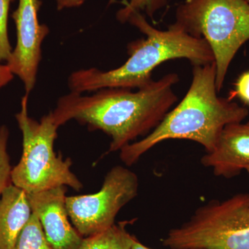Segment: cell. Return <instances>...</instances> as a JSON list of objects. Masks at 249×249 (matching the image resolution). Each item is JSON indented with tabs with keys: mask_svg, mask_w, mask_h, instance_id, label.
I'll use <instances>...</instances> for the list:
<instances>
[{
	"mask_svg": "<svg viewBox=\"0 0 249 249\" xmlns=\"http://www.w3.org/2000/svg\"><path fill=\"white\" fill-rule=\"evenodd\" d=\"M14 0H0V62H8L12 53V47L8 35V17Z\"/></svg>",
	"mask_w": 249,
	"mask_h": 249,
	"instance_id": "obj_15",
	"label": "cell"
},
{
	"mask_svg": "<svg viewBox=\"0 0 249 249\" xmlns=\"http://www.w3.org/2000/svg\"><path fill=\"white\" fill-rule=\"evenodd\" d=\"M173 24L207 42L214 55L219 92L232 59L249 40L248 3L245 0H184L177 8Z\"/></svg>",
	"mask_w": 249,
	"mask_h": 249,
	"instance_id": "obj_4",
	"label": "cell"
},
{
	"mask_svg": "<svg viewBox=\"0 0 249 249\" xmlns=\"http://www.w3.org/2000/svg\"><path fill=\"white\" fill-rule=\"evenodd\" d=\"M131 249H152L148 248L146 246L142 245L137 238H134Z\"/></svg>",
	"mask_w": 249,
	"mask_h": 249,
	"instance_id": "obj_20",
	"label": "cell"
},
{
	"mask_svg": "<svg viewBox=\"0 0 249 249\" xmlns=\"http://www.w3.org/2000/svg\"><path fill=\"white\" fill-rule=\"evenodd\" d=\"M168 0H129L124 3V7L118 11L116 18L131 11H138L153 18L156 13L163 9L168 4Z\"/></svg>",
	"mask_w": 249,
	"mask_h": 249,
	"instance_id": "obj_16",
	"label": "cell"
},
{
	"mask_svg": "<svg viewBox=\"0 0 249 249\" xmlns=\"http://www.w3.org/2000/svg\"><path fill=\"white\" fill-rule=\"evenodd\" d=\"M193 67L191 86L181 102L148 135L121 149L124 164H134L152 147L170 139L197 142L209 153L226 125L242 122L248 116V109L218 96L214 62Z\"/></svg>",
	"mask_w": 249,
	"mask_h": 249,
	"instance_id": "obj_3",
	"label": "cell"
},
{
	"mask_svg": "<svg viewBox=\"0 0 249 249\" xmlns=\"http://www.w3.org/2000/svg\"><path fill=\"white\" fill-rule=\"evenodd\" d=\"M246 170H247V173H248L249 175V165H248V166L247 167V168H246Z\"/></svg>",
	"mask_w": 249,
	"mask_h": 249,
	"instance_id": "obj_21",
	"label": "cell"
},
{
	"mask_svg": "<svg viewBox=\"0 0 249 249\" xmlns=\"http://www.w3.org/2000/svg\"><path fill=\"white\" fill-rule=\"evenodd\" d=\"M13 249H53L34 213L32 212L27 224L18 236Z\"/></svg>",
	"mask_w": 249,
	"mask_h": 249,
	"instance_id": "obj_13",
	"label": "cell"
},
{
	"mask_svg": "<svg viewBox=\"0 0 249 249\" xmlns=\"http://www.w3.org/2000/svg\"><path fill=\"white\" fill-rule=\"evenodd\" d=\"M66 193L67 186H62L27 194L31 211L53 249H78L84 238L70 222Z\"/></svg>",
	"mask_w": 249,
	"mask_h": 249,
	"instance_id": "obj_9",
	"label": "cell"
},
{
	"mask_svg": "<svg viewBox=\"0 0 249 249\" xmlns=\"http://www.w3.org/2000/svg\"><path fill=\"white\" fill-rule=\"evenodd\" d=\"M32 211L27 193L11 183L0 198V249H13Z\"/></svg>",
	"mask_w": 249,
	"mask_h": 249,
	"instance_id": "obj_11",
	"label": "cell"
},
{
	"mask_svg": "<svg viewBox=\"0 0 249 249\" xmlns=\"http://www.w3.org/2000/svg\"><path fill=\"white\" fill-rule=\"evenodd\" d=\"M85 0H55L59 11L68 8L78 7L85 2Z\"/></svg>",
	"mask_w": 249,
	"mask_h": 249,
	"instance_id": "obj_19",
	"label": "cell"
},
{
	"mask_svg": "<svg viewBox=\"0 0 249 249\" xmlns=\"http://www.w3.org/2000/svg\"><path fill=\"white\" fill-rule=\"evenodd\" d=\"M29 94L21 101L20 110L16 119L22 135V154L19 163L13 168L12 183L27 194L39 193L59 186L79 191L83 183L72 173L71 160H64L54 151L59 126L52 111L40 121L32 119L28 111Z\"/></svg>",
	"mask_w": 249,
	"mask_h": 249,
	"instance_id": "obj_5",
	"label": "cell"
},
{
	"mask_svg": "<svg viewBox=\"0 0 249 249\" xmlns=\"http://www.w3.org/2000/svg\"><path fill=\"white\" fill-rule=\"evenodd\" d=\"M14 74L11 72L6 63L0 62V90L6 86L14 79Z\"/></svg>",
	"mask_w": 249,
	"mask_h": 249,
	"instance_id": "obj_18",
	"label": "cell"
},
{
	"mask_svg": "<svg viewBox=\"0 0 249 249\" xmlns=\"http://www.w3.org/2000/svg\"><path fill=\"white\" fill-rule=\"evenodd\" d=\"M117 19L137 28L145 37L128 44V59L114 70L90 68L73 72L68 80L71 91L82 93L114 88L138 89L153 81L152 71L165 61L184 58L193 66L214 61L212 50L204 39L188 35L173 24L168 30H159L138 11H131Z\"/></svg>",
	"mask_w": 249,
	"mask_h": 249,
	"instance_id": "obj_2",
	"label": "cell"
},
{
	"mask_svg": "<svg viewBox=\"0 0 249 249\" xmlns=\"http://www.w3.org/2000/svg\"><path fill=\"white\" fill-rule=\"evenodd\" d=\"M41 5L40 0H19L18 9L12 14L17 42L6 65L14 76L22 80L25 93L29 95L35 87L42 44L49 34V27L39 22Z\"/></svg>",
	"mask_w": 249,
	"mask_h": 249,
	"instance_id": "obj_8",
	"label": "cell"
},
{
	"mask_svg": "<svg viewBox=\"0 0 249 249\" xmlns=\"http://www.w3.org/2000/svg\"><path fill=\"white\" fill-rule=\"evenodd\" d=\"M178 81V75L170 73L136 91L105 88L89 96L71 91L58 100L52 115L59 127L75 120L91 130L102 131L111 139L108 152L120 151L163 121L178 102L173 87Z\"/></svg>",
	"mask_w": 249,
	"mask_h": 249,
	"instance_id": "obj_1",
	"label": "cell"
},
{
	"mask_svg": "<svg viewBox=\"0 0 249 249\" xmlns=\"http://www.w3.org/2000/svg\"><path fill=\"white\" fill-rule=\"evenodd\" d=\"M9 130L6 125L0 127V198L4 190L12 183L11 167L7 146Z\"/></svg>",
	"mask_w": 249,
	"mask_h": 249,
	"instance_id": "obj_14",
	"label": "cell"
},
{
	"mask_svg": "<svg viewBox=\"0 0 249 249\" xmlns=\"http://www.w3.org/2000/svg\"><path fill=\"white\" fill-rule=\"evenodd\" d=\"M235 96L240 98L245 104L249 106V71L244 72L237 78L235 89L231 93V98Z\"/></svg>",
	"mask_w": 249,
	"mask_h": 249,
	"instance_id": "obj_17",
	"label": "cell"
},
{
	"mask_svg": "<svg viewBox=\"0 0 249 249\" xmlns=\"http://www.w3.org/2000/svg\"><path fill=\"white\" fill-rule=\"evenodd\" d=\"M245 1L249 4V0H245Z\"/></svg>",
	"mask_w": 249,
	"mask_h": 249,
	"instance_id": "obj_22",
	"label": "cell"
},
{
	"mask_svg": "<svg viewBox=\"0 0 249 249\" xmlns=\"http://www.w3.org/2000/svg\"><path fill=\"white\" fill-rule=\"evenodd\" d=\"M201 163L212 168L215 176L226 178L246 170L249 165V121L226 125L214 150L201 157Z\"/></svg>",
	"mask_w": 249,
	"mask_h": 249,
	"instance_id": "obj_10",
	"label": "cell"
},
{
	"mask_svg": "<svg viewBox=\"0 0 249 249\" xmlns=\"http://www.w3.org/2000/svg\"><path fill=\"white\" fill-rule=\"evenodd\" d=\"M139 178L121 165L111 168L98 193L66 196V207L72 224L83 237L107 230L116 216L139 192Z\"/></svg>",
	"mask_w": 249,
	"mask_h": 249,
	"instance_id": "obj_7",
	"label": "cell"
},
{
	"mask_svg": "<svg viewBox=\"0 0 249 249\" xmlns=\"http://www.w3.org/2000/svg\"><path fill=\"white\" fill-rule=\"evenodd\" d=\"M162 244L170 249H249V194L210 201Z\"/></svg>",
	"mask_w": 249,
	"mask_h": 249,
	"instance_id": "obj_6",
	"label": "cell"
},
{
	"mask_svg": "<svg viewBox=\"0 0 249 249\" xmlns=\"http://www.w3.org/2000/svg\"><path fill=\"white\" fill-rule=\"evenodd\" d=\"M129 222H119L107 230L84 237L78 249H131L135 237L126 229Z\"/></svg>",
	"mask_w": 249,
	"mask_h": 249,
	"instance_id": "obj_12",
	"label": "cell"
}]
</instances>
